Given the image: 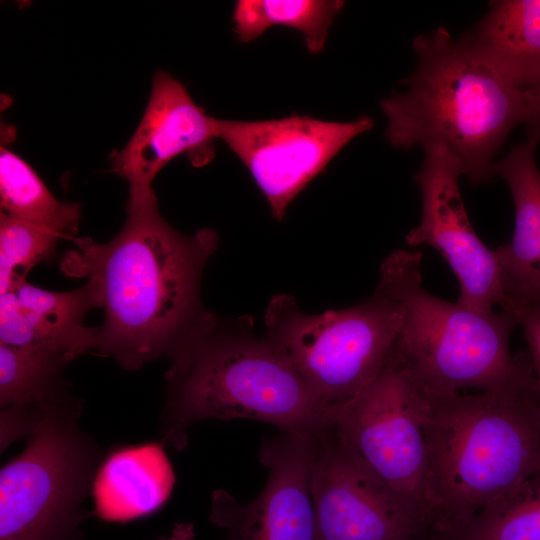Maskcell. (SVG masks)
I'll return each instance as SVG.
<instances>
[{
    "label": "cell",
    "mask_w": 540,
    "mask_h": 540,
    "mask_svg": "<svg viewBox=\"0 0 540 540\" xmlns=\"http://www.w3.org/2000/svg\"><path fill=\"white\" fill-rule=\"evenodd\" d=\"M59 239L55 233L1 212L0 294L36 264L50 259Z\"/></svg>",
    "instance_id": "22"
},
{
    "label": "cell",
    "mask_w": 540,
    "mask_h": 540,
    "mask_svg": "<svg viewBox=\"0 0 540 540\" xmlns=\"http://www.w3.org/2000/svg\"><path fill=\"white\" fill-rule=\"evenodd\" d=\"M71 362L51 355L0 343V407L46 404L71 394L63 371Z\"/></svg>",
    "instance_id": "21"
},
{
    "label": "cell",
    "mask_w": 540,
    "mask_h": 540,
    "mask_svg": "<svg viewBox=\"0 0 540 540\" xmlns=\"http://www.w3.org/2000/svg\"><path fill=\"white\" fill-rule=\"evenodd\" d=\"M46 404H16L1 409V452L15 441L27 438L33 432L43 415Z\"/></svg>",
    "instance_id": "23"
},
{
    "label": "cell",
    "mask_w": 540,
    "mask_h": 540,
    "mask_svg": "<svg viewBox=\"0 0 540 540\" xmlns=\"http://www.w3.org/2000/svg\"><path fill=\"white\" fill-rule=\"evenodd\" d=\"M433 540H540V470Z\"/></svg>",
    "instance_id": "20"
},
{
    "label": "cell",
    "mask_w": 540,
    "mask_h": 540,
    "mask_svg": "<svg viewBox=\"0 0 540 540\" xmlns=\"http://www.w3.org/2000/svg\"><path fill=\"white\" fill-rule=\"evenodd\" d=\"M428 406V397L392 351L383 369L365 388L328 410V422L347 449L431 524L425 432Z\"/></svg>",
    "instance_id": "8"
},
{
    "label": "cell",
    "mask_w": 540,
    "mask_h": 540,
    "mask_svg": "<svg viewBox=\"0 0 540 540\" xmlns=\"http://www.w3.org/2000/svg\"><path fill=\"white\" fill-rule=\"evenodd\" d=\"M427 502L434 536L540 470L535 385L428 397Z\"/></svg>",
    "instance_id": "4"
},
{
    "label": "cell",
    "mask_w": 540,
    "mask_h": 540,
    "mask_svg": "<svg viewBox=\"0 0 540 540\" xmlns=\"http://www.w3.org/2000/svg\"><path fill=\"white\" fill-rule=\"evenodd\" d=\"M421 260L420 252L393 251L381 264L376 288L397 310L393 354L418 388L431 398L532 384L528 361L510 354L517 319L504 310L476 312L432 295L422 286Z\"/></svg>",
    "instance_id": "5"
},
{
    "label": "cell",
    "mask_w": 540,
    "mask_h": 540,
    "mask_svg": "<svg viewBox=\"0 0 540 540\" xmlns=\"http://www.w3.org/2000/svg\"><path fill=\"white\" fill-rule=\"evenodd\" d=\"M523 329L530 366L540 401V304L516 306L508 310Z\"/></svg>",
    "instance_id": "24"
},
{
    "label": "cell",
    "mask_w": 540,
    "mask_h": 540,
    "mask_svg": "<svg viewBox=\"0 0 540 540\" xmlns=\"http://www.w3.org/2000/svg\"><path fill=\"white\" fill-rule=\"evenodd\" d=\"M316 432L284 431L264 439L259 460L266 484L251 501L228 492L212 494L210 520L226 531L224 540H316L311 491Z\"/></svg>",
    "instance_id": "12"
},
{
    "label": "cell",
    "mask_w": 540,
    "mask_h": 540,
    "mask_svg": "<svg viewBox=\"0 0 540 540\" xmlns=\"http://www.w3.org/2000/svg\"><path fill=\"white\" fill-rule=\"evenodd\" d=\"M98 307L93 286L57 292L39 288L26 277L0 294V343L74 360L95 352L97 327L84 324Z\"/></svg>",
    "instance_id": "14"
},
{
    "label": "cell",
    "mask_w": 540,
    "mask_h": 540,
    "mask_svg": "<svg viewBox=\"0 0 540 540\" xmlns=\"http://www.w3.org/2000/svg\"><path fill=\"white\" fill-rule=\"evenodd\" d=\"M422 164L413 176L422 198L420 222L406 235L411 246L434 247L458 278V303L491 313L504 302V291L494 250L475 233L459 188L463 170L458 159L442 146L423 149Z\"/></svg>",
    "instance_id": "11"
},
{
    "label": "cell",
    "mask_w": 540,
    "mask_h": 540,
    "mask_svg": "<svg viewBox=\"0 0 540 540\" xmlns=\"http://www.w3.org/2000/svg\"><path fill=\"white\" fill-rule=\"evenodd\" d=\"M316 540H433L427 518L336 437L316 433L311 474Z\"/></svg>",
    "instance_id": "9"
},
{
    "label": "cell",
    "mask_w": 540,
    "mask_h": 540,
    "mask_svg": "<svg viewBox=\"0 0 540 540\" xmlns=\"http://www.w3.org/2000/svg\"><path fill=\"white\" fill-rule=\"evenodd\" d=\"M73 241L61 270L93 286L104 311L95 352L123 368L168 357L207 312L200 282L219 236L211 228L178 232L161 216L153 190L129 193L124 225L108 242Z\"/></svg>",
    "instance_id": "1"
},
{
    "label": "cell",
    "mask_w": 540,
    "mask_h": 540,
    "mask_svg": "<svg viewBox=\"0 0 540 540\" xmlns=\"http://www.w3.org/2000/svg\"><path fill=\"white\" fill-rule=\"evenodd\" d=\"M175 482L161 443L125 445L103 458L92 487L96 515L106 521H128L158 510Z\"/></svg>",
    "instance_id": "16"
},
{
    "label": "cell",
    "mask_w": 540,
    "mask_h": 540,
    "mask_svg": "<svg viewBox=\"0 0 540 540\" xmlns=\"http://www.w3.org/2000/svg\"><path fill=\"white\" fill-rule=\"evenodd\" d=\"M416 67L406 91L380 102L385 137L395 148L439 145L472 184L489 182L494 157L525 119L524 91L475 55L445 27L413 40Z\"/></svg>",
    "instance_id": "3"
},
{
    "label": "cell",
    "mask_w": 540,
    "mask_h": 540,
    "mask_svg": "<svg viewBox=\"0 0 540 540\" xmlns=\"http://www.w3.org/2000/svg\"><path fill=\"white\" fill-rule=\"evenodd\" d=\"M525 95V119L527 139L540 141V85L524 91Z\"/></svg>",
    "instance_id": "25"
},
{
    "label": "cell",
    "mask_w": 540,
    "mask_h": 540,
    "mask_svg": "<svg viewBox=\"0 0 540 540\" xmlns=\"http://www.w3.org/2000/svg\"><path fill=\"white\" fill-rule=\"evenodd\" d=\"M194 526L191 523H178L171 530L170 534L159 540H194Z\"/></svg>",
    "instance_id": "26"
},
{
    "label": "cell",
    "mask_w": 540,
    "mask_h": 540,
    "mask_svg": "<svg viewBox=\"0 0 540 540\" xmlns=\"http://www.w3.org/2000/svg\"><path fill=\"white\" fill-rule=\"evenodd\" d=\"M0 201L1 212L61 238H75L80 205L57 200L31 166L3 146L0 149Z\"/></svg>",
    "instance_id": "18"
},
{
    "label": "cell",
    "mask_w": 540,
    "mask_h": 540,
    "mask_svg": "<svg viewBox=\"0 0 540 540\" xmlns=\"http://www.w3.org/2000/svg\"><path fill=\"white\" fill-rule=\"evenodd\" d=\"M265 326V337L328 411L351 400L383 369L397 340L399 316L376 290L355 306L321 314H307L293 296L279 294L269 302Z\"/></svg>",
    "instance_id": "7"
},
{
    "label": "cell",
    "mask_w": 540,
    "mask_h": 540,
    "mask_svg": "<svg viewBox=\"0 0 540 540\" xmlns=\"http://www.w3.org/2000/svg\"><path fill=\"white\" fill-rule=\"evenodd\" d=\"M459 40L522 91L540 85V0L489 2Z\"/></svg>",
    "instance_id": "17"
},
{
    "label": "cell",
    "mask_w": 540,
    "mask_h": 540,
    "mask_svg": "<svg viewBox=\"0 0 540 540\" xmlns=\"http://www.w3.org/2000/svg\"><path fill=\"white\" fill-rule=\"evenodd\" d=\"M538 142L527 139L493 165L509 187L515 208L512 240L494 250L504 291V311L540 304V171Z\"/></svg>",
    "instance_id": "15"
},
{
    "label": "cell",
    "mask_w": 540,
    "mask_h": 540,
    "mask_svg": "<svg viewBox=\"0 0 540 540\" xmlns=\"http://www.w3.org/2000/svg\"><path fill=\"white\" fill-rule=\"evenodd\" d=\"M74 394L47 403L24 450L0 470V540H79L103 455Z\"/></svg>",
    "instance_id": "6"
},
{
    "label": "cell",
    "mask_w": 540,
    "mask_h": 540,
    "mask_svg": "<svg viewBox=\"0 0 540 540\" xmlns=\"http://www.w3.org/2000/svg\"><path fill=\"white\" fill-rule=\"evenodd\" d=\"M373 126L369 116L351 122L306 115L260 121L215 118L217 139L247 167L277 220L350 141Z\"/></svg>",
    "instance_id": "10"
},
{
    "label": "cell",
    "mask_w": 540,
    "mask_h": 540,
    "mask_svg": "<svg viewBox=\"0 0 540 540\" xmlns=\"http://www.w3.org/2000/svg\"><path fill=\"white\" fill-rule=\"evenodd\" d=\"M215 139V118L194 103L179 81L158 70L138 127L110 155L112 171L128 182L129 193L151 191L159 171L181 154L195 167L209 164Z\"/></svg>",
    "instance_id": "13"
},
{
    "label": "cell",
    "mask_w": 540,
    "mask_h": 540,
    "mask_svg": "<svg viewBox=\"0 0 540 540\" xmlns=\"http://www.w3.org/2000/svg\"><path fill=\"white\" fill-rule=\"evenodd\" d=\"M161 444L187 445L186 431L207 420L251 419L284 431L322 429L328 411L251 317L207 311L168 355Z\"/></svg>",
    "instance_id": "2"
},
{
    "label": "cell",
    "mask_w": 540,
    "mask_h": 540,
    "mask_svg": "<svg viewBox=\"0 0 540 540\" xmlns=\"http://www.w3.org/2000/svg\"><path fill=\"white\" fill-rule=\"evenodd\" d=\"M343 6L336 0H240L233 11L234 31L248 43L272 26L290 27L302 34L307 50L317 54Z\"/></svg>",
    "instance_id": "19"
}]
</instances>
